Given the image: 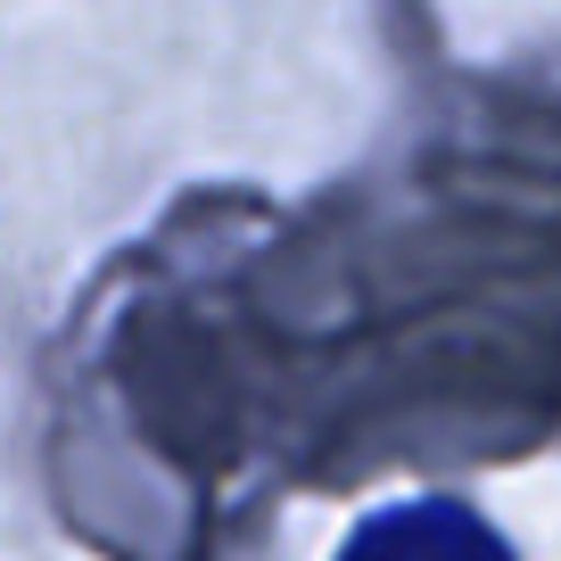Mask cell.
<instances>
[{"instance_id": "6da1fadb", "label": "cell", "mask_w": 561, "mask_h": 561, "mask_svg": "<svg viewBox=\"0 0 561 561\" xmlns=\"http://www.w3.org/2000/svg\"><path fill=\"white\" fill-rule=\"evenodd\" d=\"M339 561H512V545L455 495H413V504H388L371 520H355Z\"/></svg>"}]
</instances>
